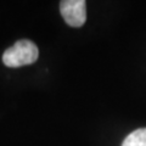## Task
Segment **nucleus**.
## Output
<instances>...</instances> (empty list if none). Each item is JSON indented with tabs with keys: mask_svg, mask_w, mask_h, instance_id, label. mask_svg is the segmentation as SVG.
Masks as SVG:
<instances>
[{
	"mask_svg": "<svg viewBox=\"0 0 146 146\" xmlns=\"http://www.w3.org/2000/svg\"><path fill=\"white\" fill-rule=\"evenodd\" d=\"M122 146H146V128L131 131L124 139Z\"/></svg>",
	"mask_w": 146,
	"mask_h": 146,
	"instance_id": "7ed1b4c3",
	"label": "nucleus"
},
{
	"mask_svg": "<svg viewBox=\"0 0 146 146\" xmlns=\"http://www.w3.org/2000/svg\"><path fill=\"white\" fill-rule=\"evenodd\" d=\"M39 50L36 45L27 39L18 40L3 55V62L7 67H21L32 65L38 60Z\"/></svg>",
	"mask_w": 146,
	"mask_h": 146,
	"instance_id": "f257e3e1",
	"label": "nucleus"
},
{
	"mask_svg": "<svg viewBox=\"0 0 146 146\" xmlns=\"http://www.w3.org/2000/svg\"><path fill=\"white\" fill-rule=\"evenodd\" d=\"M84 0H63L60 3V12L71 27H82L86 21V10Z\"/></svg>",
	"mask_w": 146,
	"mask_h": 146,
	"instance_id": "f03ea898",
	"label": "nucleus"
}]
</instances>
